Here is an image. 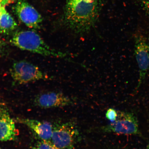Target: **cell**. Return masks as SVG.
I'll list each match as a JSON object with an SVG mask.
<instances>
[{
	"mask_svg": "<svg viewBox=\"0 0 149 149\" xmlns=\"http://www.w3.org/2000/svg\"><path fill=\"white\" fill-rule=\"evenodd\" d=\"M100 10L99 0H66L63 23L77 34L88 32L95 25Z\"/></svg>",
	"mask_w": 149,
	"mask_h": 149,
	"instance_id": "1",
	"label": "cell"
},
{
	"mask_svg": "<svg viewBox=\"0 0 149 149\" xmlns=\"http://www.w3.org/2000/svg\"><path fill=\"white\" fill-rule=\"evenodd\" d=\"M11 44L22 50L46 56L59 57L62 53L52 49L39 35L33 31H18L10 40Z\"/></svg>",
	"mask_w": 149,
	"mask_h": 149,
	"instance_id": "2",
	"label": "cell"
},
{
	"mask_svg": "<svg viewBox=\"0 0 149 149\" xmlns=\"http://www.w3.org/2000/svg\"><path fill=\"white\" fill-rule=\"evenodd\" d=\"M10 72L13 79L18 84L45 79L46 78L38 67L25 61L14 63L10 69Z\"/></svg>",
	"mask_w": 149,
	"mask_h": 149,
	"instance_id": "3",
	"label": "cell"
},
{
	"mask_svg": "<svg viewBox=\"0 0 149 149\" xmlns=\"http://www.w3.org/2000/svg\"><path fill=\"white\" fill-rule=\"evenodd\" d=\"M104 130L106 132L119 134L136 135L139 132L137 120L130 113H119L116 120L106 126Z\"/></svg>",
	"mask_w": 149,
	"mask_h": 149,
	"instance_id": "4",
	"label": "cell"
},
{
	"mask_svg": "<svg viewBox=\"0 0 149 149\" xmlns=\"http://www.w3.org/2000/svg\"><path fill=\"white\" fill-rule=\"evenodd\" d=\"M135 53L139 69L136 89L139 88L149 70V42L141 35L135 37Z\"/></svg>",
	"mask_w": 149,
	"mask_h": 149,
	"instance_id": "5",
	"label": "cell"
},
{
	"mask_svg": "<svg viewBox=\"0 0 149 149\" xmlns=\"http://www.w3.org/2000/svg\"><path fill=\"white\" fill-rule=\"evenodd\" d=\"M77 133L72 124H61L53 128L51 140L59 149H70L73 146Z\"/></svg>",
	"mask_w": 149,
	"mask_h": 149,
	"instance_id": "6",
	"label": "cell"
},
{
	"mask_svg": "<svg viewBox=\"0 0 149 149\" xmlns=\"http://www.w3.org/2000/svg\"><path fill=\"white\" fill-rule=\"evenodd\" d=\"M17 15L27 27L38 29L42 21L40 14L25 0H18L15 7Z\"/></svg>",
	"mask_w": 149,
	"mask_h": 149,
	"instance_id": "7",
	"label": "cell"
},
{
	"mask_svg": "<svg viewBox=\"0 0 149 149\" xmlns=\"http://www.w3.org/2000/svg\"><path fill=\"white\" fill-rule=\"evenodd\" d=\"M34 102L36 106L45 109L65 107L72 102L70 99L63 93L55 92L39 94L35 98Z\"/></svg>",
	"mask_w": 149,
	"mask_h": 149,
	"instance_id": "8",
	"label": "cell"
},
{
	"mask_svg": "<svg viewBox=\"0 0 149 149\" xmlns=\"http://www.w3.org/2000/svg\"><path fill=\"white\" fill-rule=\"evenodd\" d=\"M17 134L14 120L6 107L0 104V141L14 140Z\"/></svg>",
	"mask_w": 149,
	"mask_h": 149,
	"instance_id": "9",
	"label": "cell"
},
{
	"mask_svg": "<svg viewBox=\"0 0 149 149\" xmlns=\"http://www.w3.org/2000/svg\"><path fill=\"white\" fill-rule=\"evenodd\" d=\"M16 121L25 125L32 130L42 140L51 139L53 127L49 123L29 119L17 118Z\"/></svg>",
	"mask_w": 149,
	"mask_h": 149,
	"instance_id": "10",
	"label": "cell"
},
{
	"mask_svg": "<svg viewBox=\"0 0 149 149\" xmlns=\"http://www.w3.org/2000/svg\"><path fill=\"white\" fill-rule=\"evenodd\" d=\"M17 26L14 18L4 7H2L0 13V33L9 34L16 29Z\"/></svg>",
	"mask_w": 149,
	"mask_h": 149,
	"instance_id": "11",
	"label": "cell"
},
{
	"mask_svg": "<svg viewBox=\"0 0 149 149\" xmlns=\"http://www.w3.org/2000/svg\"><path fill=\"white\" fill-rule=\"evenodd\" d=\"M36 147L40 149H59L50 141L42 140L38 143Z\"/></svg>",
	"mask_w": 149,
	"mask_h": 149,
	"instance_id": "12",
	"label": "cell"
},
{
	"mask_svg": "<svg viewBox=\"0 0 149 149\" xmlns=\"http://www.w3.org/2000/svg\"><path fill=\"white\" fill-rule=\"evenodd\" d=\"M118 113L114 109H109L108 110L106 113L107 118L111 122H114L118 117Z\"/></svg>",
	"mask_w": 149,
	"mask_h": 149,
	"instance_id": "13",
	"label": "cell"
},
{
	"mask_svg": "<svg viewBox=\"0 0 149 149\" xmlns=\"http://www.w3.org/2000/svg\"><path fill=\"white\" fill-rule=\"evenodd\" d=\"M149 17V0H135Z\"/></svg>",
	"mask_w": 149,
	"mask_h": 149,
	"instance_id": "14",
	"label": "cell"
},
{
	"mask_svg": "<svg viewBox=\"0 0 149 149\" xmlns=\"http://www.w3.org/2000/svg\"><path fill=\"white\" fill-rule=\"evenodd\" d=\"M15 1V0H0V4L4 7L6 5L14 2Z\"/></svg>",
	"mask_w": 149,
	"mask_h": 149,
	"instance_id": "15",
	"label": "cell"
},
{
	"mask_svg": "<svg viewBox=\"0 0 149 149\" xmlns=\"http://www.w3.org/2000/svg\"><path fill=\"white\" fill-rule=\"evenodd\" d=\"M3 46H4L3 43L1 40V39L0 38V55L3 53Z\"/></svg>",
	"mask_w": 149,
	"mask_h": 149,
	"instance_id": "16",
	"label": "cell"
},
{
	"mask_svg": "<svg viewBox=\"0 0 149 149\" xmlns=\"http://www.w3.org/2000/svg\"><path fill=\"white\" fill-rule=\"evenodd\" d=\"M31 149H39V148H37V147L36 146V147H33V148H31Z\"/></svg>",
	"mask_w": 149,
	"mask_h": 149,
	"instance_id": "17",
	"label": "cell"
},
{
	"mask_svg": "<svg viewBox=\"0 0 149 149\" xmlns=\"http://www.w3.org/2000/svg\"><path fill=\"white\" fill-rule=\"evenodd\" d=\"M146 149H149V143L148 145H147Z\"/></svg>",
	"mask_w": 149,
	"mask_h": 149,
	"instance_id": "18",
	"label": "cell"
},
{
	"mask_svg": "<svg viewBox=\"0 0 149 149\" xmlns=\"http://www.w3.org/2000/svg\"><path fill=\"white\" fill-rule=\"evenodd\" d=\"M2 6H2L1 4H0V13H1V8L2 7Z\"/></svg>",
	"mask_w": 149,
	"mask_h": 149,
	"instance_id": "19",
	"label": "cell"
},
{
	"mask_svg": "<svg viewBox=\"0 0 149 149\" xmlns=\"http://www.w3.org/2000/svg\"><path fill=\"white\" fill-rule=\"evenodd\" d=\"M0 149H1L0 148Z\"/></svg>",
	"mask_w": 149,
	"mask_h": 149,
	"instance_id": "20",
	"label": "cell"
}]
</instances>
